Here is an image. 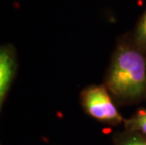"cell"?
<instances>
[{"mask_svg":"<svg viewBox=\"0 0 146 145\" xmlns=\"http://www.w3.org/2000/svg\"><path fill=\"white\" fill-rule=\"evenodd\" d=\"M115 145H146V137L125 130L115 137Z\"/></svg>","mask_w":146,"mask_h":145,"instance_id":"cell-5","label":"cell"},{"mask_svg":"<svg viewBox=\"0 0 146 145\" xmlns=\"http://www.w3.org/2000/svg\"><path fill=\"white\" fill-rule=\"evenodd\" d=\"M80 103L85 112L98 122L111 125L125 122L108 89L102 85H92L84 89L80 94Z\"/></svg>","mask_w":146,"mask_h":145,"instance_id":"cell-2","label":"cell"},{"mask_svg":"<svg viewBox=\"0 0 146 145\" xmlns=\"http://www.w3.org/2000/svg\"><path fill=\"white\" fill-rule=\"evenodd\" d=\"M125 130L139 133L146 137V109L138 110L132 117L125 120Z\"/></svg>","mask_w":146,"mask_h":145,"instance_id":"cell-4","label":"cell"},{"mask_svg":"<svg viewBox=\"0 0 146 145\" xmlns=\"http://www.w3.org/2000/svg\"><path fill=\"white\" fill-rule=\"evenodd\" d=\"M17 72V56L11 44L0 45V112Z\"/></svg>","mask_w":146,"mask_h":145,"instance_id":"cell-3","label":"cell"},{"mask_svg":"<svg viewBox=\"0 0 146 145\" xmlns=\"http://www.w3.org/2000/svg\"><path fill=\"white\" fill-rule=\"evenodd\" d=\"M0 145H2V144H1V142H0Z\"/></svg>","mask_w":146,"mask_h":145,"instance_id":"cell-7","label":"cell"},{"mask_svg":"<svg viewBox=\"0 0 146 145\" xmlns=\"http://www.w3.org/2000/svg\"><path fill=\"white\" fill-rule=\"evenodd\" d=\"M136 42L142 48H146V11L139 20L135 34Z\"/></svg>","mask_w":146,"mask_h":145,"instance_id":"cell-6","label":"cell"},{"mask_svg":"<svg viewBox=\"0 0 146 145\" xmlns=\"http://www.w3.org/2000/svg\"><path fill=\"white\" fill-rule=\"evenodd\" d=\"M107 89L123 101L139 100L146 94V60L141 52L121 45L112 57Z\"/></svg>","mask_w":146,"mask_h":145,"instance_id":"cell-1","label":"cell"}]
</instances>
